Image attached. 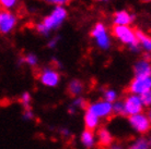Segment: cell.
<instances>
[{
  "instance_id": "obj_1",
  "label": "cell",
  "mask_w": 151,
  "mask_h": 149,
  "mask_svg": "<svg viewBox=\"0 0 151 149\" xmlns=\"http://www.w3.org/2000/svg\"><path fill=\"white\" fill-rule=\"evenodd\" d=\"M68 18V11L65 7L57 6L50 11L49 14H47L42 20L41 22H38L35 26L36 32L40 35L47 37L49 33H52L53 31H56L60 27L64 22Z\"/></svg>"
},
{
  "instance_id": "obj_2",
  "label": "cell",
  "mask_w": 151,
  "mask_h": 149,
  "mask_svg": "<svg viewBox=\"0 0 151 149\" xmlns=\"http://www.w3.org/2000/svg\"><path fill=\"white\" fill-rule=\"evenodd\" d=\"M112 36L123 45L127 46L128 49L134 53H138L141 50L139 43L137 40L136 30L132 26L125 25H113L112 27Z\"/></svg>"
},
{
  "instance_id": "obj_3",
  "label": "cell",
  "mask_w": 151,
  "mask_h": 149,
  "mask_svg": "<svg viewBox=\"0 0 151 149\" xmlns=\"http://www.w3.org/2000/svg\"><path fill=\"white\" fill-rule=\"evenodd\" d=\"M92 39H94L95 45L101 50H109L112 47V40L109 35L107 27L104 23L98 22L95 23L90 32Z\"/></svg>"
},
{
  "instance_id": "obj_4",
  "label": "cell",
  "mask_w": 151,
  "mask_h": 149,
  "mask_svg": "<svg viewBox=\"0 0 151 149\" xmlns=\"http://www.w3.org/2000/svg\"><path fill=\"white\" fill-rule=\"evenodd\" d=\"M128 119V124L129 126L132 127L134 132H136L137 134L144 135L148 134L151 130V122L149 118H148L147 113L141 112L135 116H130L127 118Z\"/></svg>"
},
{
  "instance_id": "obj_5",
  "label": "cell",
  "mask_w": 151,
  "mask_h": 149,
  "mask_svg": "<svg viewBox=\"0 0 151 149\" xmlns=\"http://www.w3.org/2000/svg\"><path fill=\"white\" fill-rule=\"evenodd\" d=\"M86 110L94 113L95 116H99L101 120L109 119L112 116H114L113 104H111V102L104 100V99H100V100L90 102L88 104V108Z\"/></svg>"
},
{
  "instance_id": "obj_6",
  "label": "cell",
  "mask_w": 151,
  "mask_h": 149,
  "mask_svg": "<svg viewBox=\"0 0 151 149\" xmlns=\"http://www.w3.org/2000/svg\"><path fill=\"white\" fill-rule=\"evenodd\" d=\"M128 94H134L141 96L148 90H151V77L150 76H134L127 86Z\"/></svg>"
},
{
  "instance_id": "obj_7",
  "label": "cell",
  "mask_w": 151,
  "mask_h": 149,
  "mask_svg": "<svg viewBox=\"0 0 151 149\" xmlns=\"http://www.w3.org/2000/svg\"><path fill=\"white\" fill-rule=\"evenodd\" d=\"M60 74L53 67H44L40 74H38V81L42 85L49 88H54L59 85L60 83Z\"/></svg>"
},
{
  "instance_id": "obj_8",
  "label": "cell",
  "mask_w": 151,
  "mask_h": 149,
  "mask_svg": "<svg viewBox=\"0 0 151 149\" xmlns=\"http://www.w3.org/2000/svg\"><path fill=\"white\" fill-rule=\"evenodd\" d=\"M125 104V109H126V116L127 118L130 116H135L138 113L144 112L145 106L142 104V100L140 96L134 95V94H128L126 95L123 99Z\"/></svg>"
},
{
  "instance_id": "obj_9",
  "label": "cell",
  "mask_w": 151,
  "mask_h": 149,
  "mask_svg": "<svg viewBox=\"0 0 151 149\" xmlns=\"http://www.w3.org/2000/svg\"><path fill=\"white\" fill-rule=\"evenodd\" d=\"M18 24L17 15L10 10H1L0 12V32L2 35L10 34Z\"/></svg>"
},
{
  "instance_id": "obj_10",
  "label": "cell",
  "mask_w": 151,
  "mask_h": 149,
  "mask_svg": "<svg viewBox=\"0 0 151 149\" xmlns=\"http://www.w3.org/2000/svg\"><path fill=\"white\" fill-rule=\"evenodd\" d=\"M112 21H113L114 25L130 26L135 21V15L127 10H118V11L114 12Z\"/></svg>"
},
{
  "instance_id": "obj_11",
  "label": "cell",
  "mask_w": 151,
  "mask_h": 149,
  "mask_svg": "<svg viewBox=\"0 0 151 149\" xmlns=\"http://www.w3.org/2000/svg\"><path fill=\"white\" fill-rule=\"evenodd\" d=\"M96 140L100 147L106 149L114 143V136L106 127H100L96 130Z\"/></svg>"
},
{
  "instance_id": "obj_12",
  "label": "cell",
  "mask_w": 151,
  "mask_h": 149,
  "mask_svg": "<svg viewBox=\"0 0 151 149\" xmlns=\"http://www.w3.org/2000/svg\"><path fill=\"white\" fill-rule=\"evenodd\" d=\"M80 144L86 149L94 148L95 145L98 144V140H96V132L84 128L81 132V134H80Z\"/></svg>"
},
{
  "instance_id": "obj_13",
  "label": "cell",
  "mask_w": 151,
  "mask_h": 149,
  "mask_svg": "<svg viewBox=\"0 0 151 149\" xmlns=\"http://www.w3.org/2000/svg\"><path fill=\"white\" fill-rule=\"evenodd\" d=\"M134 76H150L151 75V61H148L146 59L138 60L134 64L132 67Z\"/></svg>"
},
{
  "instance_id": "obj_14",
  "label": "cell",
  "mask_w": 151,
  "mask_h": 149,
  "mask_svg": "<svg viewBox=\"0 0 151 149\" xmlns=\"http://www.w3.org/2000/svg\"><path fill=\"white\" fill-rule=\"evenodd\" d=\"M83 123H84V128L88 130H99L100 128V124H101V119L96 116L94 113L86 110L84 116H83Z\"/></svg>"
},
{
  "instance_id": "obj_15",
  "label": "cell",
  "mask_w": 151,
  "mask_h": 149,
  "mask_svg": "<svg viewBox=\"0 0 151 149\" xmlns=\"http://www.w3.org/2000/svg\"><path fill=\"white\" fill-rule=\"evenodd\" d=\"M136 35H137V40L139 43L141 49L144 50V52H149L151 53V36L148 35L141 30H136Z\"/></svg>"
},
{
  "instance_id": "obj_16",
  "label": "cell",
  "mask_w": 151,
  "mask_h": 149,
  "mask_svg": "<svg viewBox=\"0 0 151 149\" xmlns=\"http://www.w3.org/2000/svg\"><path fill=\"white\" fill-rule=\"evenodd\" d=\"M68 94L72 97H79L84 90V84L80 79H71L68 84Z\"/></svg>"
},
{
  "instance_id": "obj_17",
  "label": "cell",
  "mask_w": 151,
  "mask_h": 149,
  "mask_svg": "<svg viewBox=\"0 0 151 149\" xmlns=\"http://www.w3.org/2000/svg\"><path fill=\"white\" fill-rule=\"evenodd\" d=\"M127 149H150L149 143H148V137L145 136H139L136 139H134L130 145L127 147Z\"/></svg>"
},
{
  "instance_id": "obj_18",
  "label": "cell",
  "mask_w": 151,
  "mask_h": 149,
  "mask_svg": "<svg viewBox=\"0 0 151 149\" xmlns=\"http://www.w3.org/2000/svg\"><path fill=\"white\" fill-rule=\"evenodd\" d=\"M102 95H103V99L111 102V104H114L115 101L118 100V93L114 88H111V87L103 89Z\"/></svg>"
},
{
  "instance_id": "obj_19",
  "label": "cell",
  "mask_w": 151,
  "mask_h": 149,
  "mask_svg": "<svg viewBox=\"0 0 151 149\" xmlns=\"http://www.w3.org/2000/svg\"><path fill=\"white\" fill-rule=\"evenodd\" d=\"M113 113L116 116H126V109H125L124 100L115 101L113 104Z\"/></svg>"
},
{
  "instance_id": "obj_20",
  "label": "cell",
  "mask_w": 151,
  "mask_h": 149,
  "mask_svg": "<svg viewBox=\"0 0 151 149\" xmlns=\"http://www.w3.org/2000/svg\"><path fill=\"white\" fill-rule=\"evenodd\" d=\"M21 60H22L23 63L27 64L29 67H36V65L38 64L37 56H36L35 53H32V52H30V53H27V55L23 57Z\"/></svg>"
},
{
  "instance_id": "obj_21",
  "label": "cell",
  "mask_w": 151,
  "mask_h": 149,
  "mask_svg": "<svg viewBox=\"0 0 151 149\" xmlns=\"http://www.w3.org/2000/svg\"><path fill=\"white\" fill-rule=\"evenodd\" d=\"M72 106L73 107H76L77 109H87L88 108V102L87 100L84 99L83 97H81V96H79V97H76L75 99H73V101H72Z\"/></svg>"
},
{
  "instance_id": "obj_22",
  "label": "cell",
  "mask_w": 151,
  "mask_h": 149,
  "mask_svg": "<svg viewBox=\"0 0 151 149\" xmlns=\"http://www.w3.org/2000/svg\"><path fill=\"white\" fill-rule=\"evenodd\" d=\"M20 101H21L22 106L24 107V109L31 108L30 104H31V101H32V96H31V94L29 93V92H24V93L21 95Z\"/></svg>"
},
{
  "instance_id": "obj_23",
  "label": "cell",
  "mask_w": 151,
  "mask_h": 149,
  "mask_svg": "<svg viewBox=\"0 0 151 149\" xmlns=\"http://www.w3.org/2000/svg\"><path fill=\"white\" fill-rule=\"evenodd\" d=\"M19 0H0V4L2 7V10H11L17 7Z\"/></svg>"
},
{
  "instance_id": "obj_24",
  "label": "cell",
  "mask_w": 151,
  "mask_h": 149,
  "mask_svg": "<svg viewBox=\"0 0 151 149\" xmlns=\"http://www.w3.org/2000/svg\"><path fill=\"white\" fill-rule=\"evenodd\" d=\"M141 100H142V104H144L145 108H150L151 107V90H148L145 94H142L141 96Z\"/></svg>"
},
{
  "instance_id": "obj_25",
  "label": "cell",
  "mask_w": 151,
  "mask_h": 149,
  "mask_svg": "<svg viewBox=\"0 0 151 149\" xmlns=\"http://www.w3.org/2000/svg\"><path fill=\"white\" fill-rule=\"evenodd\" d=\"M43 1H45L46 4H53L55 7H57V6L65 7L66 4H68L70 2V0H43Z\"/></svg>"
},
{
  "instance_id": "obj_26",
  "label": "cell",
  "mask_w": 151,
  "mask_h": 149,
  "mask_svg": "<svg viewBox=\"0 0 151 149\" xmlns=\"http://www.w3.org/2000/svg\"><path fill=\"white\" fill-rule=\"evenodd\" d=\"M23 119L27 120V121H31V120L34 119V113H33V111H32V109L31 108H27L23 110Z\"/></svg>"
},
{
  "instance_id": "obj_27",
  "label": "cell",
  "mask_w": 151,
  "mask_h": 149,
  "mask_svg": "<svg viewBox=\"0 0 151 149\" xmlns=\"http://www.w3.org/2000/svg\"><path fill=\"white\" fill-rule=\"evenodd\" d=\"M58 40H59V37H58V36L52 38V39L49 40L47 47H48L49 49H55V48H56V46L58 45Z\"/></svg>"
},
{
  "instance_id": "obj_28",
  "label": "cell",
  "mask_w": 151,
  "mask_h": 149,
  "mask_svg": "<svg viewBox=\"0 0 151 149\" xmlns=\"http://www.w3.org/2000/svg\"><path fill=\"white\" fill-rule=\"evenodd\" d=\"M106 149H125V148L123 147V145L118 144V143H113L109 148H106Z\"/></svg>"
},
{
  "instance_id": "obj_29",
  "label": "cell",
  "mask_w": 151,
  "mask_h": 149,
  "mask_svg": "<svg viewBox=\"0 0 151 149\" xmlns=\"http://www.w3.org/2000/svg\"><path fill=\"white\" fill-rule=\"evenodd\" d=\"M60 134H61V136H64V137H69V136L71 135V133H70V131H69L68 128H61Z\"/></svg>"
},
{
  "instance_id": "obj_30",
  "label": "cell",
  "mask_w": 151,
  "mask_h": 149,
  "mask_svg": "<svg viewBox=\"0 0 151 149\" xmlns=\"http://www.w3.org/2000/svg\"><path fill=\"white\" fill-rule=\"evenodd\" d=\"M76 110H77V108H76V107H73L72 104H70V106L68 107V109H67V111H68L69 114H73V113L76 112Z\"/></svg>"
},
{
  "instance_id": "obj_31",
  "label": "cell",
  "mask_w": 151,
  "mask_h": 149,
  "mask_svg": "<svg viewBox=\"0 0 151 149\" xmlns=\"http://www.w3.org/2000/svg\"><path fill=\"white\" fill-rule=\"evenodd\" d=\"M147 116H148V118H149V120H150V122H151V107L150 108H148V110H147Z\"/></svg>"
},
{
  "instance_id": "obj_32",
  "label": "cell",
  "mask_w": 151,
  "mask_h": 149,
  "mask_svg": "<svg viewBox=\"0 0 151 149\" xmlns=\"http://www.w3.org/2000/svg\"><path fill=\"white\" fill-rule=\"evenodd\" d=\"M148 143H149V147H150V149H151V135L148 136Z\"/></svg>"
},
{
  "instance_id": "obj_33",
  "label": "cell",
  "mask_w": 151,
  "mask_h": 149,
  "mask_svg": "<svg viewBox=\"0 0 151 149\" xmlns=\"http://www.w3.org/2000/svg\"><path fill=\"white\" fill-rule=\"evenodd\" d=\"M141 2H144V4H149V2H151V0H140Z\"/></svg>"
},
{
  "instance_id": "obj_34",
  "label": "cell",
  "mask_w": 151,
  "mask_h": 149,
  "mask_svg": "<svg viewBox=\"0 0 151 149\" xmlns=\"http://www.w3.org/2000/svg\"><path fill=\"white\" fill-rule=\"evenodd\" d=\"M96 1H100V2H106V1H109V0H96Z\"/></svg>"
},
{
  "instance_id": "obj_35",
  "label": "cell",
  "mask_w": 151,
  "mask_h": 149,
  "mask_svg": "<svg viewBox=\"0 0 151 149\" xmlns=\"http://www.w3.org/2000/svg\"><path fill=\"white\" fill-rule=\"evenodd\" d=\"M150 77H151V75H150Z\"/></svg>"
}]
</instances>
